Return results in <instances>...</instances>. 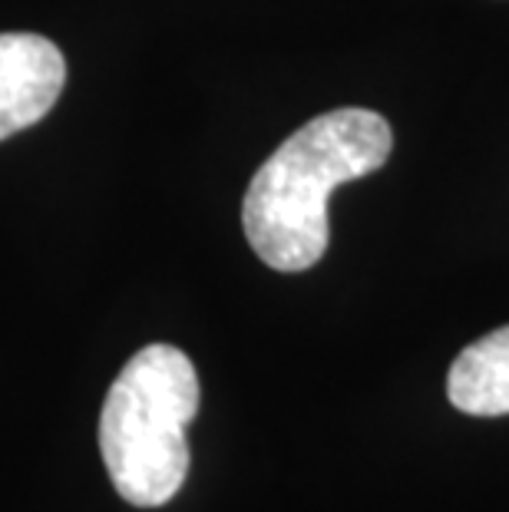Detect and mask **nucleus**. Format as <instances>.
<instances>
[{
    "label": "nucleus",
    "instance_id": "f257e3e1",
    "mask_svg": "<svg viewBox=\"0 0 509 512\" xmlns=\"http://www.w3.org/2000/svg\"><path fill=\"white\" fill-rule=\"evenodd\" d=\"M391 123L374 110H331L291 133L255 172L242 225L275 271H308L328 252V199L391 159Z\"/></svg>",
    "mask_w": 509,
    "mask_h": 512
},
{
    "label": "nucleus",
    "instance_id": "f03ea898",
    "mask_svg": "<svg viewBox=\"0 0 509 512\" xmlns=\"http://www.w3.org/2000/svg\"><path fill=\"white\" fill-rule=\"evenodd\" d=\"M199 397L196 364L172 344H149L119 370L100 413V453L129 506H166L186 483Z\"/></svg>",
    "mask_w": 509,
    "mask_h": 512
},
{
    "label": "nucleus",
    "instance_id": "7ed1b4c3",
    "mask_svg": "<svg viewBox=\"0 0 509 512\" xmlns=\"http://www.w3.org/2000/svg\"><path fill=\"white\" fill-rule=\"evenodd\" d=\"M67 60L37 34H0V139L40 123L60 100Z\"/></svg>",
    "mask_w": 509,
    "mask_h": 512
},
{
    "label": "nucleus",
    "instance_id": "20e7f679",
    "mask_svg": "<svg viewBox=\"0 0 509 512\" xmlns=\"http://www.w3.org/2000/svg\"><path fill=\"white\" fill-rule=\"evenodd\" d=\"M447 397L470 417L509 413V324L463 347L447 374Z\"/></svg>",
    "mask_w": 509,
    "mask_h": 512
}]
</instances>
